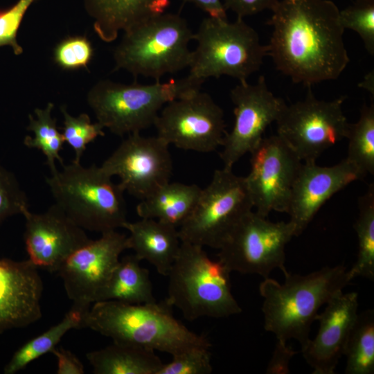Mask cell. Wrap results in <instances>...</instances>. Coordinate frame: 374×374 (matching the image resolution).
I'll use <instances>...</instances> for the list:
<instances>
[{
	"label": "cell",
	"mask_w": 374,
	"mask_h": 374,
	"mask_svg": "<svg viewBox=\"0 0 374 374\" xmlns=\"http://www.w3.org/2000/svg\"><path fill=\"white\" fill-rule=\"evenodd\" d=\"M339 10L330 0H279L267 45L276 69L307 87L338 78L350 62Z\"/></svg>",
	"instance_id": "6da1fadb"
},
{
	"label": "cell",
	"mask_w": 374,
	"mask_h": 374,
	"mask_svg": "<svg viewBox=\"0 0 374 374\" xmlns=\"http://www.w3.org/2000/svg\"><path fill=\"white\" fill-rule=\"evenodd\" d=\"M284 276L283 283L268 277L260 284L264 328L277 341L287 343L294 339L302 348L310 339V327L319 308L343 292L352 279L343 265L324 267L306 275L287 272Z\"/></svg>",
	"instance_id": "7a4b0ae2"
},
{
	"label": "cell",
	"mask_w": 374,
	"mask_h": 374,
	"mask_svg": "<svg viewBox=\"0 0 374 374\" xmlns=\"http://www.w3.org/2000/svg\"><path fill=\"white\" fill-rule=\"evenodd\" d=\"M172 306L161 303L129 304L114 301L93 303L83 327L113 341L175 355L194 346H211L204 336L190 330L173 316Z\"/></svg>",
	"instance_id": "3957f363"
},
{
	"label": "cell",
	"mask_w": 374,
	"mask_h": 374,
	"mask_svg": "<svg viewBox=\"0 0 374 374\" xmlns=\"http://www.w3.org/2000/svg\"><path fill=\"white\" fill-rule=\"evenodd\" d=\"M230 270L210 258L204 247L181 242L169 271L165 301L188 321L224 318L242 312L231 292Z\"/></svg>",
	"instance_id": "277c9868"
},
{
	"label": "cell",
	"mask_w": 374,
	"mask_h": 374,
	"mask_svg": "<svg viewBox=\"0 0 374 374\" xmlns=\"http://www.w3.org/2000/svg\"><path fill=\"white\" fill-rule=\"evenodd\" d=\"M46 178L55 204L84 230L105 233L123 228L127 220L124 190L100 166L80 162L63 165Z\"/></svg>",
	"instance_id": "5b68a950"
},
{
	"label": "cell",
	"mask_w": 374,
	"mask_h": 374,
	"mask_svg": "<svg viewBox=\"0 0 374 374\" xmlns=\"http://www.w3.org/2000/svg\"><path fill=\"white\" fill-rule=\"evenodd\" d=\"M193 32L178 14L163 12L124 31L114 51L115 69L156 81L189 67Z\"/></svg>",
	"instance_id": "8992f818"
},
{
	"label": "cell",
	"mask_w": 374,
	"mask_h": 374,
	"mask_svg": "<svg viewBox=\"0 0 374 374\" xmlns=\"http://www.w3.org/2000/svg\"><path fill=\"white\" fill-rule=\"evenodd\" d=\"M202 83L189 75L148 84L100 80L89 91L87 100L97 122L122 136L153 125L166 103L200 90Z\"/></svg>",
	"instance_id": "52a82bcc"
},
{
	"label": "cell",
	"mask_w": 374,
	"mask_h": 374,
	"mask_svg": "<svg viewBox=\"0 0 374 374\" xmlns=\"http://www.w3.org/2000/svg\"><path fill=\"white\" fill-rule=\"evenodd\" d=\"M196 48L192 51L189 75L204 82L222 75L239 82L258 71L267 56L257 31L243 19L205 17L193 33Z\"/></svg>",
	"instance_id": "ba28073f"
},
{
	"label": "cell",
	"mask_w": 374,
	"mask_h": 374,
	"mask_svg": "<svg viewBox=\"0 0 374 374\" xmlns=\"http://www.w3.org/2000/svg\"><path fill=\"white\" fill-rule=\"evenodd\" d=\"M253 208L244 177L236 175L232 169L215 170L193 211L178 229L181 242L219 249Z\"/></svg>",
	"instance_id": "9c48e42d"
},
{
	"label": "cell",
	"mask_w": 374,
	"mask_h": 374,
	"mask_svg": "<svg viewBox=\"0 0 374 374\" xmlns=\"http://www.w3.org/2000/svg\"><path fill=\"white\" fill-rule=\"evenodd\" d=\"M294 236L295 228L290 221L273 222L251 211L218 249V260L231 272L256 274L266 278L278 268L285 275V249Z\"/></svg>",
	"instance_id": "30bf717a"
},
{
	"label": "cell",
	"mask_w": 374,
	"mask_h": 374,
	"mask_svg": "<svg viewBox=\"0 0 374 374\" xmlns=\"http://www.w3.org/2000/svg\"><path fill=\"white\" fill-rule=\"evenodd\" d=\"M346 96L317 99L311 87L305 98L285 105L276 121L277 134L303 161H316L327 149L346 137L349 123L342 109Z\"/></svg>",
	"instance_id": "8fae6325"
},
{
	"label": "cell",
	"mask_w": 374,
	"mask_h": 374,
	"mask_svg": "<svg viewBox=\"0 0 374 374\" xmlns=\"http://www.w3.org/2000/svg\"><path fill=\"white\" fill-rule=\"evenodd\" d=\"M153 125L169 145L202 153L222 146L226 133L222 109L201 89L166 103Z\"/></svg>",
	"instance_id": "7c38bea8"
},
{
	"label": "cell",
	"mask_w": 374,
	"mask_h": 374,
	"mask_svg": "<svg viewBox=\"0 0 374 374\" xmlns=\"http://www.w3.org/2000/svg\"><path fill=\"white\" fill-rule=\"evenodd\" d=\"M250 154L244 178L256 212L266 217L273 211L286 213L303 161L278 134L263 137Z\"/></svg>",
	"instance_id": "4fadbf2b"
},
{
	"label": "cell",
	"mask_w": 374,
	"mask_h": 374,
	"mask_svg": "<svg viewBox=\"0 0 374 374\" xmlns=\"http://www.w3.org/2000/svg\"><path fill=\"white\" fill-rule=\"evenodd\" d=\"M100 167L109 177H118L124 191L142 200L170 181L172 161L169 145L162 139L135 132L128 134Z\"/></svg>",
	"instance_id": "5bb4252c"
},
{
	"label": "cell",
	"mask_w": 374,
	"mask_h": 374,
	"mask_svg": "<svg viewBox=\"0 0 374 374\" xmlns=\"http://www.w3.org/2000/svg\"><path fill=\"white\" fill-rule=\"evenodd\" d=\"M231 99L234 124L224 136L220 153L224 168L228 169L258 146L267 127L276 122L286 104L269 90L263 75L255 84L239 82L231 91Z\"/></svg>",
	"instance_id": "9a60e30c"
},
{
	"label": "cell",
	"mask_w": 374,
	"mask_h": 374,
	"mask_svg": "<svg viewBox=\"0 0 374 374\" xmlns=\"http://www.w3.org/2000/svg\"><path fill=\"white\" fill-rule=\"evenodd\" d=\"M125 249L127 236L113 230L90 240L64 261L57 273L73 304L90 308L98 301Z\"/></svg>",
	"instance_id": "2e32d148"
},
{
	"label": "cell",
	"mask_w": 374,
	"mask_h": 374,
	"mask_svg": "<svg viewBox=\"0 0 374 374\" xmlns=\"http://www.w3.org/2000/svg\"><path fill=\"white\" fill-rule=\"evenodd\" d=\"M24 240L28 259L37 267L57 272L64 261L90 239L55 203L45 212L26 209Z\"/></svg>",
	"instance_id": "e0dca14e"
},
{
	"label": "cell",
	"mask_w": 374,
	"mask_h": 374,
	"mask_svg": "<svg viewBox=\"0 0 374 374\" xmlns=\"http://www.w3.org/2000/svg\"><path fill=\"white\" fill-rule=\"evenodd\" d=\"M364 177L346 159L332 166H320L316 161L302 163L292 186L287 213L301 235L323 204L332 195Z\"/></svg>",
	"instance_id": "ac0fdd59"
},
{
	"label": "cell",
	"mask_w": 374,
	"mask_h": 374,
	"mask_svg": "<svg viewBox=\"0 0 374 374\" xmlns=\"http://www.w3.org/2000/svg\"><path fill=\"white\" fill-rule=\"evenodd\" d=\"M326 305L316 318L319 322L317 335L301 348L303 356L313 368L314 374L335 373L358 314V294L355 292H341Z\"/></svg>",
	"instance_id": "d6986e66"
},
{
	"label": "cell",
	"mask_w": 374,
	"mask_h": 374,
	"mask_svg": "<svg viewBox=\"0 0 374 374\" xmlns=\"http://www.w3.org/2000/svg\"><path fill=\"white\" fill-rule=\"evenodd\" d=\"M37 269L29 259H0V333L42 317L43 283Z\"/></svg>",
	"instance_id": "ffe728a7"
},
{
	"label": "cell",
	"mask_w": 374,
	"mask_h": 374,
	"mask_svg": "<svg viewBox=\"0 0 374 374\" xmlns=\"http://www.w3.org/2000/svg\"><path fill=\"white\" fill-rule=\"evenodd\" d=\"M128 249L139 260H146L157 272L167 276L178 254L181 240L177 227L155 219L127 222Z\"/></svg>",
	"instance_id": "44dd1931"
},
{
	"label": "cell",
	"mask_w": 374,
	"mask_h": 374,
	"mask_svg": "<svg viewBox=\"0 0 374 374\" xmlns=\"http://www.w3.org/2000/svg\"><path fill=\"white\" fill-rule=\"evenodd\" d=\"M93 19V28L105 42L114 41L121 30L166 12L170 0H83Z\"/></svg>",
	"instance_id": "7402d4cb"
},
{
	"label": "cell",
	"mask_w": 374,
	"mask_h": 374,
	"mask_svg": "<svg viewBox=\"0 0 374 374\" xmlns=\"http://www.w3.org/2000/svg\"><path fill=\"white\" fill-rule=\"evenodd\" d=\"M202 190L195 184L168 181L141 200L136 213L141 218L179 227L193 211Z\"/></svg>",
	"instance_id": "603a6c76"
},
{
	"label": "cell",
	"mask_w": 374,
	"mask_h": 374,
	"mask_svg": "<svg viewBox=\"0 0 374 374\" xmlns=\"http://www.w3.org/2000/svg\"><path fill=\"white\" fill-rule=\"evenodd\" d=\"M86 356L96 374H158L163 364L154 350L116 341Z\"/></svg>",
	"instance_id": "cb8c5ba5"
},
{
	"label": "cell",
	"mask_w": 374,
	"mask_h": 374,
	"mask_svg": "<svg viewBox=\"0 0 374 374\" xmlns=\"http://www.w3.org/2000/svg\"><path fill=\"white\" fill-rule=\"evenodd\" d=\"M140 261L134 255L120 260L98 301H114L129 304L156 302L149 271L141 266Z\"/></svg>",
	"instance_id": "d4e9b609"
},
{
	"label": "cell",
	"mask_w": 374,
	"mask_h": 374,
	"mask_svg": "<svg viewBox=\"0 0 374 374\" xmlns=\"http://www.w3.org/2000/svg\"><path fill=\"white\" fill-rule=\"evenodd\" d=\"M89 309V308L73 304L58 323L19 348L4 366L3 373L15 374L39 357L51 353L68 331L83 328L84 317Z\"/></svg>",
	"instance_id": "484cf974"
},
{
	"label": "cell",
	"mask_w": 374,
	"mask_h": 374,
	"mask_svg": "<svg viewBox=\"0 0 374 374\" xmlns=\"http://www.w3.org/2000/svg\"><path fill=\"white\" fill-rule=\"evenodd\" d=\"M346 374L374 373V310L358 313L345 348Z\"/></svg>",
	"instance_id": "4316f807"
},
{
	"label": "cell",
	"mask_w": 374,
	"mask_h": 374,
	"mask_svg": "<svg viewBox=\"0 0 374 374\" xmlns=\"http://www.w3.org/2000/svg\"><path fill=\"white\" fill-rule=\"evenodd\" d=\"M359 213L354 224L358 239L357 260L348 270L350 278L374 279V185L359 198Z\"/></svg>",
	"instance_id": "83f0119b"
},
{
	"label": "cell",
	"mask_w": 374,
	"mask_h": 374,
	"mask_svg": "<svg viewBox=\"0 0 374 374\" xmlns=\"http://www.w3.org/2000/svg\"><path fill=\"white\" fill-rule=\"evenodd\" d=\"M53 107L54 104L48 103L44 109H35V118L28 115L27 130L33 132L34 136H26L24 140L26 147L37 149L44 154L51 173L57 170L55 161L64 165L60 152L64 141L62 133L58 131L56 119L51 116Z\"/></svg>",
	"instance_id": "f1b7e54d"
},
{
	"label": "cell",
	"mask_w": 374,
	"mask_h": 374,
	"mask_svg": "<svg viewBox=\"0 0 374 374\" xmlns=\"http://www.w3.org/2000/svg\"><path fill=\"white\" fill-rule=\"evenodd\" d=\"M346 158L355 165L364 177L374 174V105H364L360 116L355 123H349Z\"/></svg>",
	"instance_id": "f546056e"
},
{
	"label": "cell",
	"mask_w": 374,
	"mask_h": 374,
	"mask_svg": "<svg viewBox=\"0 0 374 374\" xmlns=\"http://www.w3.org/2000/svg\"><path fill=\"white\" fill-rule=\"evenodd\" d=\"M61 112L64 118L62 136L66 143L73 150L75 162H80L87 145L98 136H105L104 127L98 122L92 123L87 114H81L77 117L69 114L62 106Z\"/></svg>",
	"instance_id": "4dcf8cb0"
},
{
	"label": "cell",
	"mask_w": 374,
	"mask_h": 374,
	"mask_svg": "<svg viewBox=\"0 0 374 374\" xmlns=\"http://www.w3.org/2000/svg\"><path fill=\"white\" fill-rule=\"evenodd\" d=\"M342 27L356 32L364 47L374 55V0H357L352 5L339 10Z\"/></svg>",
	"instance_id": "1f68e13d"
},
{
	"label": "cell",
	"mask_w": 374,
	"mask_h": 374,
	"mask_svg": "<svg viewBox=\"0 0 374 374\" xmlns=\"http://www.w3.org/2000/svg\"><path fill=\"white\" fill-rule=\"evenodd\" d=\"M209 346H194L172 355L158 374H210L213 371Z\"/></svg>",
	"instance_id": "d6a6232c"
},
{
	"label": "cell",
	"mask_w": 374,
	"mask_h": 374,
	"mask_svg": "<svg viewBox=\"0 0 374 374\" xmlns=\"http://www.w3.org/2000/svg\"><path fill=\"white\" fill-rule=\"evenodd\" d=\"M93 49L91 42L84 36L68 37L62 40L54 49L55 63L65 70L87 69L92 59Z\"/></svg>",
	"instance_id": "836d02e7"
},
{
	"label": "cell",
	"mask_w": 374,
	"mask_h": 374,
	"mask_svg": "<svg viewBox=\"0 0 374 374\" xmlns=\"http://www.w3.org/2000/svg\"><path fill=\"white\" fill-rule=\"evenodd\" d=\"M26 193L14 174L0 165V222L28 209Z\"/></svg>",
	"instance_id": "e575fe53"
},
{
	"label": "cell",
	"mask_w": 374,
	"mask_h": 374,
	"mask_svg": "<svg viewBox=\"0 0 374 374\" xmlns=\"http://www.w3.org/2000/svg\"><path fill=\"white\" fill-rule=\"evenodd\" d=\"M36 0H18L8 10L0 11V46L8 45L15 55H20L23 49L16 37L23 17Z\"/></svg>",
	"instance_id": "d590c367"
},
{
	"label": "cell",
	"mask_w": 374,
	"mask_h": 374,
	"mask_svg": "<svg viewBox=\"0 0 374 374\" xmlns=\"http://www.w3.org/2000/svg\"><path fill=\"white\" fill-rule=\"evenodd\" d=\"M279 0H224L226 10L233 12L238 18L256 15L265 10H272Z\"/></svg>",
	"instance_id": "8d00e7d4"
},
{
	"label": "cell",
	"mask_w": 374,
	"mask_h": 374,
	"mask_svg": "<svg viewBox=\"0 0 374 374\" xmlns=\"http://www.w3.org/2000/svg\"><path fill=\"white\" fill-rule=\"evenodd\" d=\"M287 343L277 341L272 357L266 368L270 374H286L290 373L289 365L292 357L296 354Z\"/></svg>",
	"instance_id": "74e56055"
},
{
	"label": "cell",
	"mask_w": 374,
	"mask_h": 374,
	"mask_svg": "<svg viewBox=\"0 0 374 374\" xmlns=\"http://www.w3.org/2000/svg\"><path fill=\"white\" fill-rule=\"evenodd\" d=\"M51 353L57 359V374H83L84 373L83 364L70 350L61 346H56Z\"/></svg>",
	"instance_id": "f35d334b"
},
{
	"label": "cell",
	"mask_w": 374,
	"mask_h": 374,
	"mask_svg": "<svg viewBox=\"0 0 374 374\" xmlns=\"http://www.w3.org/2000/svg\"><path fill=\"white\" fill-rule=\"evenodd\" d=\"M194 4L208 15V17L226 19V10L221 0H182Z\"/></svg>",
	"instance_id": "ab89813d"
},
{
	"label": "cell",
	"mask_w": 374,
	"mask_h": 374,
	"mask_svg": "<svg viewBox=\"0 0 374 374\" xmlns=\"http://www.w3.org/2000/svg\"><path fill=\"white\" fill-rule=\"evenodd\" d=\"M359 87L368 91L374 96V73L373 71L368 73L364 80L359 84Z\"/></svg>",
	"instance_id": "60d3db41"
}]
</instances>
